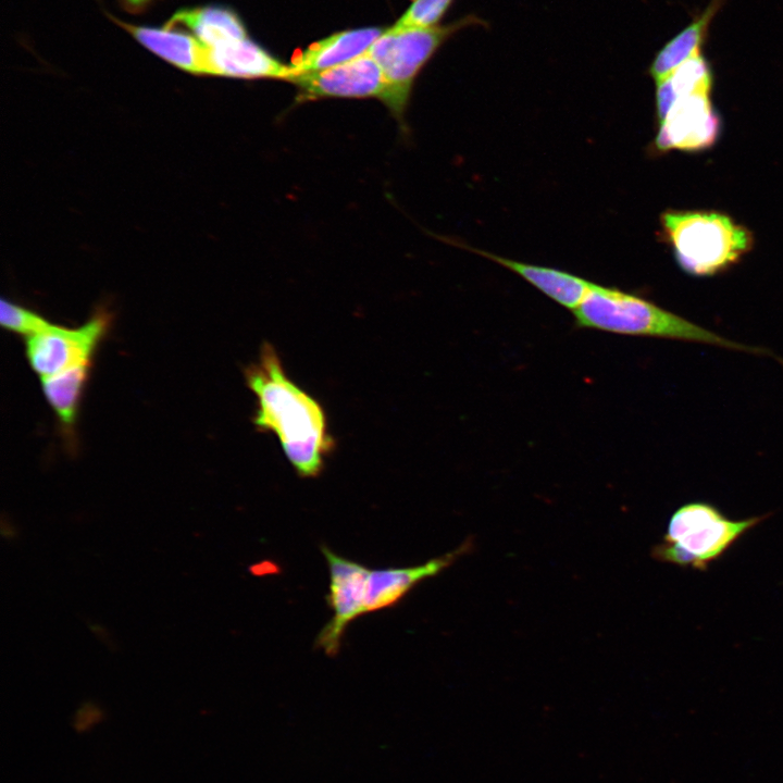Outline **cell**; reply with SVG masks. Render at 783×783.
Instances as JSON below:
<instances>
[{"mask_svg":"<svg viewBox=\"0 0 783 783\" xmlns=\"http://www.w3.org/2000/svg\"><path fill=\"white\" fill-rule=\"evenodd\" d=\"M386 29L383 27L347 29L313 42L306 50L295 53L289 64L291 76L323 71L349 62L368 52Z\"/></svg>","mask_w":783,"mask_h":783,"instance_id":"cell-12","label":"cell"},{"mask_svg":"<svg viewBox=\"0 0 783 783\" xmlns=\"http://www.w3.org/2000/svg\"><path fill=\"white\" fill-rule=\"evenodd\" d=\"M722 2L723 0H711L699 15L657 52L648 69L656 84L664 80L686 61L700 54L710 24Z\"/></svg>","mask_w":783,"mask_h":783,"instance_id":"cell-15","label":"cell"},{"mask_svg":"<svg viewBox=\"0 0 783 783\" xmlns=\"http://www.w3.org/2000/svg\"><path fill=\"white\" fill-rule=\"evenodd\" d=\"M207 74L234 78H281L291 76L289 65L283 64L265 49L245 38L208 46Z\"/></svg>","mask_w":783,"mask_h":783,"instance_id":"cell-11","label":"cell"},{"mask_svg":"<svg viewBox=\"0 0 783 783\" xmlns=\"http://www.w3.org/2000/svg\"><path fill=\"white\" fill-rule=\"evenodd\" d=\"M767 518L768 514H760L732 520L709 502L684 504L672 513L663 542L652 547L651 557L660 562L706 571Z\"/></svg>","mask_w":783,"mask_h":783,"instance_id":"cell-4","label":"cell"},{"mask_svg":"<svg viewBox=\"0 0 783 783\" xmlns=\"http://www.w3.org/2000/svg\"><path fill=\"white\" fill-rule=\"evenodd\" d=\"M244 376L257 399L254 427L275 435L297 475L319 476L335 448L324 408L286 373L274 348L264 341Z\"/></svg>","mask_w":783,"mask_h":783,"instance_id":"cell-1","label":"cell"},{"mask_svg":"<svg viewBox=\"0 0 783 783\" xmlns=\"http://www.w3.org/2000/svg\"><path fill=\"white\" fill-rule=\"evenodd\" d=\"M509 269L560 306L574 311L593 282L552 268L518 262L480 249L468 248Z\"/></svg>","mask_w":783,"mask_h":783,"instance_id":"cell-13","label":"cell"},{"mask_svg":"<svg viewBox=\"0 0 783 783\" xmlns=\"http://www.w3.org/2000/svg\"><path fill=\"white\" fill-rule=\"evenodd\" d=\"M121 25L141 45L177 67L198 74L207 73L208 46L197 37L172 28Z\"/></svg>","mask_w":783,"mask_h":783,"instance_id":"cell-14","label":"cell"},{"mask_svg":"<svg viewBox=\"0 0 783 783\" xmlns=\"http://www.w3.org/2000/svg\"><path fill=\"white\" fill-rule=\"evenodd\" d=\"M660 223L679 266L693 276H712L730 269L754 245L745 226L718 212L669 210L661 214Z\"/></svg>","mask_w":783,"mask_h":783,"instance_id":"cell-3","label":"cell"},{"mask_svg":"<svg viewBox=\"0 0 783 783\" xmlns=\"http://www.w3.org/2000/svg\"><path fill=\"white\" fill-rule=\"evenodd\" d=\"M187 28L207 46H217L247 38L245 26L237 14L223 8L182 10L164 26Z\"/></svg>","mask_w":783,"mask_h":783,"instance_id":"cell-16","label":"cell"},{"mask_svg":"<svg viewBox=\"0 0 783 783\" xmlns=\"http://www.w3.org/2000/svg\"><path fill=\"white\" fill-rule=\"evenodd\" d=\"M666 79L678 99L694 94H710L713 83L711 69L701 54L683 63Z\"/></svg>","mask_w":783,"mask_h":783,"instance_id":"cell-18","label":"cell"},{"mask_svg":"<svg viewBox=\"0 0 783 783\" xmlns=\"http://www.w3.org/2000/svg\"><path fill=\"white\" fill-rule=\"evenodd\" d=\"M573 315L574 324L579 328L712 345L772 357L783 365V358L762 347L725 338L646 298L616 287L593 283Z\"/></svg>","mask_w":783,"mask_h":783,"instance_id":"cell-2","label":"cell"},{"mask_svg":"<svg viewBox=\"0 0 783 783\" xmlns=\"http://www.w3.org/2000/svg\"><path fill=\"white\" fill-rule=\"evenodd\" d=\"M288 80L298 87V102L376 98L386 104L389 95L382 69L368 52L331 69L296 74Z\"/></svg>","mask_w":783,"mask_h":783,"instance_id":"cell-8","label":"cell"},{"mask_svg":"<svg viewBox=\"0 0 783 783\" xmlns=\"http://www.w3.org/2000/svg\"><path fill=\"white\" fill-rule=\"evenodd\" d=\"M112 314L98 308L83 325L69 328L52 325L26 339L29 365L41 378L52 376L80 363L91 362L108 333Z\"/></svg>","mask_w":783,"mask_h":783,"instance_id":"cell-6","label":"cell"},{"mask_svg":"<svg viewBox=\"0 0 783 783\" xmlns=\"http://www.w3.org/2000/svg\"><path fill=\"white\" fill-rule=\"evenodd\" d=\"M91 362L80 363L52 376L41 378L44 395L66 436H74L82 394Z\"/></svg>","mask_w":783,"mask_h":783,"instance_id":"cell-17","label":"cell"},{"mask_svg":"<svg viewBox=\"0 0 783 783\" xmlns=\"http://www.w3.org/2000/svg\"><path fill=\"white\" fill-rule=\"evenodd\" d=\"M0 323L8 331L26 336V338L52 325L37 312L5 299L0 302Z\"/></svg>","mask_w":783,"mask_h":783,"instance_id":"cell-19","label":"cell"},{"mask_svg":"<svg viewBox=\"0 0 783 783\" xmlns=\"http://www.w3.org/2000/svg\"><path fill=\"white\" fill-rule=\"evenodd\" d=\"M720 133L721 119L714 111L710 94L683 96L659 123L655 147L659 151L704 150L713 146Z\"/></svg>","mask_w":783,"mask_h":783,"instance_id":"cell-9","label":"cell"},{"mask_svg":"<svg viewBox=\"0 0 783 783\" xmlns=\"http://www.w3.org/2000/svg\"><path fill=\"white\" fill-rule=\"evenodd\" d=\"M453 0H413L402 16L399 26L433 27L438 24Z\"/></svg>","mask_w":783,"mask_h":783,"instance_id":"cell-20","label":"cell"},{"mask_svg":"<svg viewBox=\"0 0 783 783\" xmlns=\"http://www.w3.org/2000/svg\"><path fill=\"white\" fill-rule=\"evenodd\" d=\"M487 25L480 16L469 14L444 26L414 27L395 24L387 28L368 50L382 69L389 86L385 105L396 117L401 119L415 77L440 45L462 28Z\"/></svg>","mask_w":783,"mask_h":783,"instance_id":"cell-5","label":"cell"},{"mask_svg":"<svg viewBox=\"0 0 783 783\" xmlns=\"http://www.w3.org/2000/svg\"><path fill=\"white\" fill-rule=\"evenodd\" d=\"M321 551L330 571V591L326 599L333 616L319 632L315 647L334 657L339 652L347 626L365 613L364 594L370 569L335 554L325 545L321 546Z\"/></svg>","mask_w":783,"mask_h":783,"instance_id":"cell-7","label":"cell"},{"mask_svg":"<svg viewBox=\"0 0 783 783\" xmlns=\"http://www.w3.org/2000/svg\"><path fill=\"white\" fill-rule=\"evenodd\" d=\"M103 710L95 703L83 704L74 714L73 725L77 732H86L103 719Z\"/></svg>","mask_w":783,"mask_h":783,"instance_id":"cell-21","label":"cell"},{"mask_svg":"<svg viewBox=\"0 0 783 783\" xmlns=\"http://www.w3.org/2000/svg\"><path fill=\"white\" fill-rule=\"evenodd\" d=\"M127 1H128L132 5L137 7V5L144 4V3L147 2L148 0H127Z\"/></svg>","mask_w":783,"mask_h":783,"instance_id":"cell-22","label":"cell"},{"mask_svg":"<svg viewBox=\"0 0 783 783\" xmlns=\"http://www.w3.org/2000/svg\"><path fill=\"white\" fill-rule=\"evenodd\" d=\"M474 548L472 538L455 550L419 566L370 569L364 594V612H375L397 605L422 581L435 576Z\"/></svg>","mask_w":783,"mask_h":783,"instance_id":"cell-10","label":"cell"}]
</instances>
